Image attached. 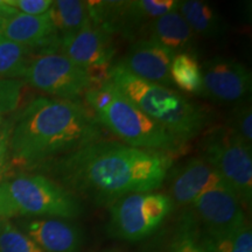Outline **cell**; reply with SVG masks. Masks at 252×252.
<instances>
[{"label":"cell","instance_id":"cell-1","mask_svg":"<svg viewBox=\"0 0 252 252\" xmlns=\"http://www.w3.org/2000/svg\"><path fill=\"white\" fill-rule=\"evenodd\" d=\"M47 162V171L72 194L112 204L126 195L161 187L173 158L102 139Z\"/></svg>","mask_w":252,"mask_h":252},{"label":"cell","instance_id":"cell-2","mask_svg":"<svg viewBox=\"0 0 252 252\" xmlns=\"http://www.w3.org/2000/svg\"><path fill=\"white\" fill-rule=\"evenodd\" d=\"M99 123L78 102L48 97L31 100L14 118L11 161L33 167L102 140Z\"/></svg>","mask_w":252,"mask_h":252},{"label":"cell","instance_id":"cell-3","mask_svg":"<svg viewBox=\"0 0 252 252\" xmlns=\"http://www.w3.org/2000/svg\"><path fill=\"white\" fill-rule=\"evenodd\" d=\"M110 81L123 96L185 143L202 133L209 123L204 110L178 91L134 76L112 64Z\"/></svg>","mask_w":252,"mask_h":252},{"label":"cell","instance_id":"cell-4","mask_svg":"<svg viewBox=\"0 0 252 252\" xmlns=\"http://www.w3.org/2000/svg\"><path fill=\"white\" fill-rule=\"evenodd\" d=\"M84 99L99 125L127 146L153 152L178 154L186 144L132 104L111 81L97 89H89Z\"/></svg>","mask_w":252,"mask_h":252},{"label":"cell","instance_id":"cell-5","mask_svg":"<svg viewBox=\"0 0 252 252\" xmlns=\"http://www.w3.org/2000/svg\"><path fill=\"white\" fill-rule=\"evenodd\" d=\"M83 213L80 198L41 174H20L0 181V220L56 217L71 220Z\"/></svg>","mask_w":252,"mask_h":252},{"label":"cell","instance_id":"cell-6","mask_svg":"<svg viewBox=\"0 0 252 252\" xmlns=\"http://www.w3.org/2000/svg\"><path fill=\"white\" fill-rule=\"evenodd\" d=\"M201 158L214 167L242 206L252 201V154L245 144L228 126L214 128L201 143Z\"/></svg>","mask_w":252,"mask_h":252},{"label":"cell","instance_id":"cell-7","mask_svg":"<svg viewBox=\"0 0 252 252\" xmlns=\"http://www.w3.org/2000/svg\"><path fill=\"white\" fill-rule=\"evenodd\" d=\"M174 202L162 193H137L119 198L110 204V235L126 242L147 238L161 225L173 210Z\"/></svg>","mask_w":252,"mask_h":252},{"label":"cell","instance_id":"cell-8","mask_svg":"<svg viewBox=\"0 0 252 252\" xmlns=\"http://www.w3.org/2000/svg\"><path fill=\"white\" fill-rule=\"evenodd\" d=\"M23 80L55 98L72 102L90 89L86 70L56 52L33 55Z\"/></svg>","mask_w":252,"mask_h":252},{"label":"cell","instance_id":"cell-9","mask_svg":"<svg viewBox=\"0 0 252 252\" xmlns=\"http://www.w3.org/2000/svg\"><path fill=\"white\" fill-rule=\"evenodd\" d=\"M194 216L206 230L209 239H219L237 231L248 222L243 206L229 189H214L191 203Z\"/></svg>","mask_w":252,"mask_h":252},{"label":"cell","instance_id":"cell-10","mask_svg":"<svg viewBox=\"0 0 252 252\" xmlns=\"http://www.w3.org/2000/svg\"><path fill=\"white\" fill-rule=\"evenodd\" d=\"M202 94L220 103H239L251 94V71L234 59L216 56L202 65Z\"/></svg>","mask_w":252,"mask_h":252},{"label":"cell","instance_id":"cell-11","mask_svg":"<svg viewBox=\"0 0 252 252\" xmlns=\"http://www.w3.org/2000/svg\"><path fill=\"white\" fill-rule=\"evenodd\" d=\"M175 54L146 37L133 41L117 64L134 76L162 87H173L171 64Z\"/></svg>","mask_w":252,"mask_h":252},{"label":"cell","instance_id":"cell-12","mask_svg":"<svg viewBox=\"0 0 252 252\" xmlns=\"http://www.w3.org/2000/svg\"><path fill=\"white\" fill-rule=\"evenodd\" d=\"M0 36L40 50L36 54L56 52L60 48V37L48 12L42 15H27L18 12L0 17Z\"/></svg>","mask_w":252,"mask_h":252},{"label":"cell","instance_id":"cell-13","mask_svg":"<svg viewBox=\"0 0 252 252\" xmlns=\"http://www.w3.org/2000/svg\"><path fill=\"white\" fill-rule=\"evenodd\" d=\"M23 231L45 252H81L83 230L70 220L41 217L20 223Z\"/></svg>","mask_w":252,"mask_h":252},{"label":"cell","instance_id":"cell-14","mask_svg":"<svg viewBox=\"0 0 252 252\" xmlns=\"http://www.w3.org/2000/svg\"><path fill=\"white\" fill-rule=\"evenodd\" d=\"M60 50L83 69L111 63L116 53L112 35L91 24L72 35L60 39Z\"/></svg>","mask_w":252,"mask_h":252},{"label":"cell","instance_id":"cell-15","mask_svg":"<svg viewBox=\"0 0 252 252\" xmlns=\"http://www.w3.org/2000/svg\"><path fill=\"white\" fill-rule=\"evenodd\" d=\"M214 189L229 188L220 173L206 160L197 157L185 163L173 176L171 198L180 206H188L198 196Z\"/></svg>","mask_w":252,"mask_h":252},{"label":"cell","instance_id":"cell-16","mask_svg":"<svg viewBox=\"0 0 252 252\" xmlns=\"http://www.w3.org/2000/svg\"><path fill=\"white\" fill-rule=\"evenodd\" d=\"M165 47L174 54L187 53L196 56V34L178 9L154 19L144 31V36Z\"/></svg>","mask_w":252,"mask_h":252},{"label":"cell","instance_id":"cell-17","mask_svg":"<svg viewBox=\"0 0 252 252\" xmlns=\"http://www.w3.org/2000/svg\"><path fill=\"white\" fill-rule=\"evenodd\" d=\"M176 9L195 34L207 39H220L224 36L226 25L208 2L200 0H184L179 1Z\"/></svg>","mask_w":252,"mask_h":252},{"label":"cell","instance_id":"cell-18","mask_svg":"<svg viewBox=\"0 0 252 252\" xmlns=\"http://www.w3.org/2000/svg\"><path fill=\"white\" fill-rule=\"evenodd\" d=\"M48 14L60 39L72 35L91 24L87 1L56 0Z\"/></svg>","mask_w":252,"mask_h":252},{"label":"cell","instance_id":"cell-19","mask_svg":"<svg viewBox=\"0 0 252 252\" xmlns=\"http://www.w3.org/2000/svg\"><path fill=\"white\" fill-rule=\"evenodd\" d=\"M169 74L173 86L185 93L202 94V65L197 61L196 56L187 53L176 54L172 61Z\"/></svg>","mask_w":252,"mask_h":252},{"label":"cell","instance_id":"cell-20","mask_svg":"<svg viewBox=\"0 0 252 252\" xmlns=\"http://www.w3.org/2000/svg\"><path fill=\"white\" fill-rule=\"evenodd\" d=\"M34 48L0 36V78H23L34 55Z\"/></svg>","mask_w":252,"mask_h":252},{"label":"cell","instance_id":"cell-21","mask_svg":"<svg viewBox=\"0 0 252 252\" xmlns=\"http://www.w3.org/2000/svg\"><path fill=\"white\" fill-rule=\"evenodd\" d=\"M169 252H210L207 236L198 228L194 214H186L181 219Z\"/></svg>","mask_w":252,"mask_h":252},{"label":"cell","instance_id":"cell-22","mask_svg":"<svg viewBox=\"0 0 252 252\" xmlns=\"http://www.w3.org/2000/svg\"><path fill=\"white\" fill-rule=\"evenodd\" d=\"M0 252H45L23 230L0 220Z\"/></svg>","mask_w":252,"mask_h":252},{"label":"cell","instance_id":"cell-23","mask_svg":"<svg viewBox=\"0 0 252 252\" xmlns=\"http://www.w3.org/2000/svg\"><path fill=\"white\" fill-rule=\"evenodd\" d=\"M207 239L210 252H252V230L249 222L225 237Z\"/></svg>","mask_w":252,"mask_h":252},{"label":"cell","instance_id":"cell-24","mask_svg":"<svg viewBox=\"0 0 252 252\" xmlns=\"http://www.w3.org/2000/svg\"><path fill=\"white\" fill-rule=\"evenodd\" d=\"M25 82L13 78H0V117L14 112L21 102Z\"/></svg>","mask_w":252,"mask_h":252},{"label":"cell","instance_id":"cell-25","mask_svg":"<svg viewBox=\"0 0 252 252\" xmlns=\"http://www.w3.org/2000/svg\"><path fill=\"white\" fill-rule=\"evenodd\" d=\"M228 127L231 128L236 134L251 146L252 144V112L251 105L247 103L239 104L231 115V121Z\"/></svg>","mask_w":252,"mask_h":252},{"label":"cell","instance_id":"cell-26","mask_svg":"<svg viewBox=\"0 0 252 252\" xmlns=\"http://www.w3.org/2000/svg\"><path fill=\"white\" fill-rule=\"evenodd\" d=\"M13 118L4 116L0 117V174L4 175L11 161V152H9V143L11 134L13 130Z\"/></svg>","mask_w":252,"mask_h":252},{"label":"cell","instance_id":"cell-27","mask_svg":"<svg viewBox=\"0 0 252 252\" xmlns=\"http://www.w3.org/2000/svg\"><path fill=\"white\" fill-rule=\"evenodd\" d=\"M5 2L19 13L27 15H42L52 7V0H5Z\"/></svg>","mask_w":252,"mask_h":252},{"label":"cell","instance_id":"cell-28","mask_svg":"<svg viewBox=\"0 0 252 252\" xmlns=\"http://www.w3.org/2000/svg\"><path fill=\"white\" fill-rule=\"evenodd\" d=\"M2 179H4V175H1V174H0V181H1Z\"/></svg>","mask_w":252,"mask_h":252},{"label":"cell","instance_id":"cell-29","mask_svg":"<svg viewBox=\"0 0 252 252\" xmlns=\"http://www.w3.org/2000/svg\"><path fill=\"white\" fill-rule=\"evenodd\" d=\"M108 252H116V251H108Z\"/></svg>","mask_w":252,"mask_h":252}]
</instances>
